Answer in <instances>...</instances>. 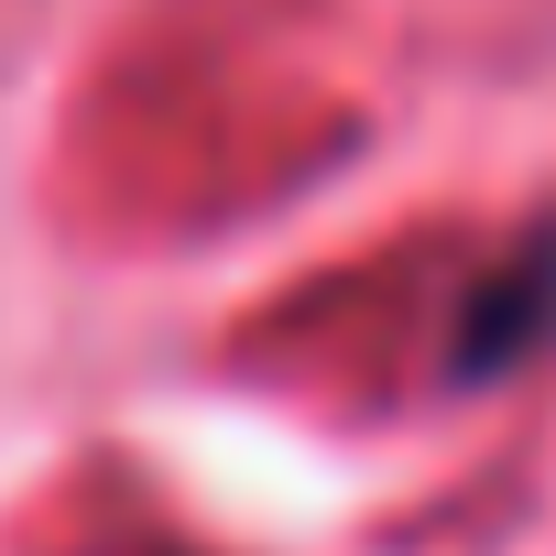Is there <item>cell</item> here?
<instances>
[{
	"label": "cell",
	"mask_w": 556,
	"mask_h": 556,
	"mask_svg": "<svg viewBox=\"0 0 556 556\" xmlns=\"http://www.w3.org/2000/svg\"><path fill=\"white\" fill-rule=\"evenodd\" d=\"M556 350V218L523 229L480 285L458 295V328H447V382H502L523 361Z\"/></svg>",
	"instance_id": "6da1fadb"
}]
</instances>
